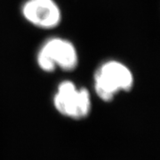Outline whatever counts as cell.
<instances>
[{
    "label": "cell",
    "mask_w": 160,
    "mask_h": 160,
    "mask_svg": "<svg viewBox=\"0 0 160 160\" xmlns=\"http://www.w3.org/2000/svg\"><path fill=\"white\" fill-rule=\"evenodd\" d=\"M133 85V76L128 67L118 61L102 63L94 74V89L104 102L113 100L120 91H129Z\"/></svg>",
    "instance_id": "1"
},
{
    "label": "cell",
    "mask_w": 160,
    "mask_h": 160,
    "mask_svg": "<svg viewBox=\"0 0 160 160\" xmlns=\"http://www.w3.org/2000/svg\"><path fill=\"white\" fill-rule=\"evenodd\" d=\"M37 62L46 72H52L56 68L70 71L78 63V52L69 40L52 38L45 42L38 53Z\"/></svg>",
    "instance_id": "2"
},
{
    "label": "cell",
    "mask_w": 160,
    "mask_h": 160,
    "mask_svg": "<svg viewBox=\"0 0 160 160\" xmlns=\"http://www.w3.org/2000/svg\"><path fill=\"white\" fill-rule=\"evenodd\" d=\"M53 102L61 114L72 118H86L91 109L89 92L86 88L78 89L71 81L59 85Z\"/></svg>",
    "instance_id": "3"
},
{
    "label": "cell",
    "mask_w": 160,
    "mask_h": 160,
    "mask_svg": "<svg viewBox=\"0 0 160 160\" xmlns=\"http://www.w3.org/2000/svg\"><path fill=\"white\" fill-rule=\"evenodd\" d=\"M22 13L26 21L40 29H53L62 21V12L54 0H27Z\"/></svg>",
    "instance_id": "4"
}]
</instances>
